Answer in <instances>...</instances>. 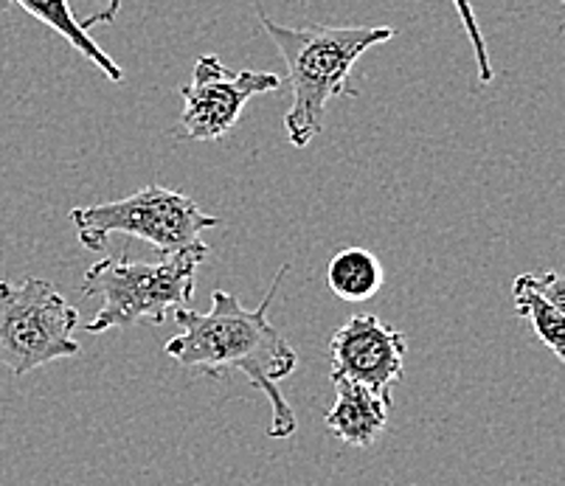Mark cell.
Segmentation results:
<instances>
[{"label": "cell", "instance_id": "obj_13", "mask_svg": "<svg viewBox=\"0 0 565 486\" xmlns=\"http://www.w3.org/2000/svg\"><path fill=\"white\" fill-rule=\"evenodd\" d=\"M68 7L74 18H79L76 23L90 34V29H96V25H107L116 20L121 0H68Z\"/></svg>", "mask_w": 565, "mask_h": 486}, {"label": "cell", "instance_id": "obj_2", "mask_svg": "<svg viewBox=\"0 0 565 486\" xmlns=\"http://www.w3.org/2000/svg\"><path fill=\"white\" fill-rule=\"evenodd\" d=\"M265 32L279 48L292 88V105L285 112V132L296 150L321 136L323 112L338 96H358L349 74L369 48L397 37L392 25H307L290 29L259 12Z\"/></svg>", "mask_w": 565, "mask_h": 486}, {"label": "cell", "instance_id": "obj_12", "mask_svg": "<svg viewBox=\"0 0 565 486\" xmlns=\"http://www.w3.org/2000/svg\"><path fill=\"white\" fill-rule=\"evenodd\" d=\"M456 14H459L461 25H465V34L470 40L472 51H476V68H479V82L481 85H490L495 79V71H492V60H490V51H487L484 43V34L479 29V20H476V12H472V3L470 0H454Z\"/></svg>", "mask_w": 565, "mask_h": 486}, {"label": "cell", "instance_id": "obj_10", "mask_svg": "<svg viewBox=\"0 0 565 486\" xmlns=\"http://www.w3.org/2000/svg\"><path fill=\"white\" fill-rule=\"evenodd\" d=\"M327 284L338 299L361 304V301L374 299L383 288V264L372 250L343 248L341 253L332 256L327 268Z\"/></svg>", "mask_w": 565, "mask_h": 486}, {"label": "cell", "instance_id": "obj_16", "mask_svg": "<svg viewBox=\"0 0 565 486\" xmlns=\"http://www.w3.org/2000/svg\"><path fill=\"white\" fill-rule=\"evenodd\" d=\"M559 3H563V9H565V0H559Z\"/></svg>", "mask_w": 565, "mask_h": 486}, {"label": "cell", "instance_id": "obj_5", "mask_svg": "<svg viewBox=\"0 0 565 486\" xmlns=\"http://www.w3.org/2000/svg\"><path fill=\"white\" fill-rule=\"evenodd\" d=\"M79 312L45 279L0 281V366L12 375L79 355Z\"/></svg>", "mask_w": 565, "mask_h": 486}, {"label": "cell", "instance_id": "obj_4", "mask_svg": "<svg viewBox=\"0 0 565 486\" xmlns=\"http://www.w3.org/2000/svg\"><path fill=\"white\" fill-rule=\"evenodd\" d=\"M71 223L87 250H102L113 234H127L169 256L198 245L200 234L217 228L220 219L200 212L198 203L183 192L143 186L130 197L74 208Z\"/></svg>", "mask_w": 565, "mask_h": 486}, {"label": "cell", "instance_id": "obj_11", "mask_svg": "<svg viewBox=\"0 0 565 486\" xmlns=\"http://www.w3.org/2000/svg\"><path fill=\"white\" fill-rule=\"evenodd\" d=\"M512 299H515L518 315L532 324L534 335L541 337V341L546 343L548 349H552L554 355L559 357V363L565 366V315L563 312L532 288L529 273L518 276L515 279V284H512Z\"/></svg>", "mask_w": 565, "mask_h": 486}, {"label": "cell", "instance_id": "obj_1", "mask_svg": "<svg viewBox=\"0 0 565 486\" xmlns=\"http://www.w3.org/2000/svg\"><path fill=\"white\" fill-rule=\"evenodd\" d=\"M290 273V264H281L274 284L256 310H245L225 290L212 293V310H178L174 321L181 332L167 341V355L186 368H200L203 375L220 377L239 371L250 386L270 402V439H290L299 431L296 413L281 393L279 382L299 368V352L292 343L267 321V310L279 293L281 279Z\"/></svg>", "mask_w": 565, "mask_h": 486}, {"label": "cell", "instance_id": "obj_3", "mask_svg": "<svg viewBox=\"0 0 565 486\" xmlns=\"http://www.w3.org/2000/svg\"><path fill=\"white\" fill-rule=\"evenodd\" d=\"M209 259V245L200 239L192 248L161 256L158 262H130L125 253L102 259L87 268L82 295H99L102 306L87 332L130 330L138 321L163 326L169 312L186 310L194 295V273Z\"/></svg>", "mask_w": 565, "mask_h": 486}, {"label": "cell", "instance_id": "obj_9", "mask_svg": "<svg viewBox=\"0 0 565 486\" xmlns=\"http://www.w3.org/2000/svg\"><path fill=\"white\" fill-rule=\"evenodd\" d=\"M25 12L32 14L34 20L45 23L49 29H54L60 37H65V43L74 45L82 56H85L87 63H94L102 74L107 76L110 82H125V71L118 68L116 60L105 54V51L96 45V40L76 23L74 12H71L68 0H14Z\"/></svg>", "mask_w": 565, "mask_h": 486}, {"label": "cell", "instance_id": "obj_8", "mask_svg": "<svg viewBox=\"0 0 565 486\" xmlns=\"http://www.w3.org/2000/svg\"><path fill=\"white\" fill-rule=\"evenodd\" d=\"M335 382V406L327 411V428L335 433L341 442L352 447H372L383 436L385 424H388V402L369 391L366 386H358L343 377H332Z\"/></svg>", "mask_w": 565, "mask_h": 486}, {"label": "cell", "instance_id": "obj_15", "mask_svg": "<svg viewBox=\"0 0 565 486\" xmlns=\"http://www.w3.org/2000/svg\"><path fill=\"white\" fill-rule=\"evenodd\" d=\"M12 3L14 0H0V14H7L9 9H12Z\"/></svg>", "mask_w": 565, "mask_h": 486}, {"label": "cell", "instance_id": "obj_14", "mask_svg": "<svg viewBox=\"0 0 565 486\" xmlns=\"http://www.w3.org/2000/svg\"><path fill=\"white\" fill-rule=\"evenodd\" d=\"M532 288L543 295L546 301H552L559 312L565 315V276L546 270V273H529Z\"/></svg>", "mask_w": 565, "mask_h": 486}, {"label": "cell", "instance_id": "obj_7", "mask_svg": "<svg viewBox=\"0 0 565 486\" xmlns=\"http://www.w3.org/2000/svg\"><path fill=\"white\" fill-rule=\"evenodd\" d=\"M408 341L377 315H354L330 341L332 377L366 386L392 406L394 386L405 375Z\"/></svg>", "mask_w": 565, "mask_h": 486}, {"label": "cell", "instance_id": "obj_6", "mask_svg": "<svg viewBox=\"0 0 565 486\" xmlns=\"http://www.w3.org/2000/svg\"><path fill=\"white\" fill-rule=\"evenodd\" d=\"M279 88L281 76L270 71H231L220 56H200L192 82L181 88L183 112L178 132L189 141H217L234 130L254 96Z\"/></svg>", "mask_w": 565, "mask_h": 486}]
</instances>
